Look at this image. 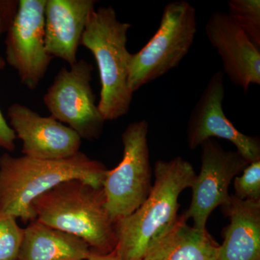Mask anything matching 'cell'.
I'll return each instance as SVG.
<instances>
[{
	"mask_svg": "<svg viewBox=\"0 0 260 260\" xmlns=\"http://www.w3.org/2000/svg\"><path fill=\"white\" fill-rule=\"evenodd\" d=\"M107 168L103 162L78 153L47 160L8 153L0 156V212L27 223L35 220L32 203L63 181L81 179L102 187Z\"/></svg>",
	"mask_w": 260,
	"mask_h": 260,
	"instance_id": "6da1fadb",
	"label": "cell"
},
{
	"mask_svg": "<svg viewBox=\"0 0 260 260\" xmlns=\"http://www.w3.org/2000/svg\"><path fill=\"white\" fill-rule=\"evenodd\" d=\"M36 219L86 242L94 252L109 254L116 246V222L102 187L81 179L63 181L32 203Z\"/></svg>",
	"mask_w": 260,
	"mask_h": 260,
	"instance_id": "7a4b0ae2",
	"label": "cell"
},
{
	"mask_svg": "<svg viewBox=\"0 0 260 260\" xmlns=\"http://www.w3.org/2000/svg\"><path fill=\"white\" fill-rule=\"evenodd\" d=\"M155 181L144 203L116 221L115 252L121 260H143L150 242L177 218L179 195L191 188L197 174L181 157L157 160Z\"/></svg>",
	"mask_w": 260,
	"mask_h": 260,
	"instance_id": "3957f363",
	"label": "cell"
},
{
	"mask_svg": "<svg viewBox=\"0 0 260 260\" xmlns=\"http://www.w3.org/2000/svg\"><path fill=\"white\" fill-rule=\"evenodd\" d=\"M131 26L118 20L113 7H102L90 15L80 42L96 61L102 86L97 106L105 121L125 115L133 101L128 86L131 54L126 48Z\"/></svg>",
	"mask_w": 260,
	"mask_h": 260,
	"instance_id": "277c9868",
	"label": "cell"
},
{
	"mask_svg": "<svg viewBox=\"0 0 260 260\" xmlns=\"http://www.w3.org/2000/svg\"><path fill=\"white\" fill-rule=\"evenodd\" d=\"M197 34L196 10L184 0L168 3L157 31L138 52L131 54L128 86L134 93L177 68Z\"/></svg>",
	"mask_w": 260,
	"mask_h": 260,
	"instance_id": "5b68a950",
	"label": "cell"
},
{
	"mask_svg": "<svg viewBox=\"0 0 260 260\" xmlns=\"http://www.w3.org/2000/svg\"><path fill=\"white\" fill-rule=\"evenodd\" d=\"M148 121H135L121 135V162L108 170L103 183L108 212L114 221L140 208L151 190Z\"/></svg>",
	"mask_w": 260,
	"mask_h": 260,
	"instance_id": "8992f818",
	"label": "cell"
},
{
	"mask_svg": "<svg viewBox=\"0 0 260 260\" xmlns=\"http://www.w3.org/2000/svg\"><path fill=\"white\" fill-rule=\"evenodd\" d=\"M93 70L92 64L83 59L70 70L61 68L44 97L51 116L87 140L100 138L105 122L90 84Z\"/></svg>",
	"mask_w": 260,
	"mask_h": 260,
	"instance_id": "52a82bcc",
	"label": "cell"
},
{
	"mask_svg": "<svg viewBox=\"0 0 260 260\" xmlns=\"http://www.w3.org/2000/svg\"><path fill=\"white\" fill-rule=\"evenodd\" d=\"M46 3L47 0H20L5 39L6 61L30 90L37 88L53 59L44 39Z\"/></svg>",
	"mask_w": 260,
	"mask_h": 260,
	"instance_id": "ba28073f",
	"label": "cell"
},
{
	"mask_svg": "<svg viewBox=\"0 0 260 260\" xmlns=\"http://www.w3.org/2000/svg\"><path fill=\"white\" fill-rule=\"evenodd\" d=\"M202 147V167L191 186L192 198L189 209L184 214L191 219L193 226L206 231L210 214L219 206L229 204V188L236 177L250 162L237 151H227L212 139Z\"/></svg>",
	"mask_w": 260,
	"mask_h": 260,
	"instance_id": "9c48e42d",
	"label": "cell"
},
{
	"mask_svg": "<svg viewBox=\"0 0 260 260\" xmlns=\"http://www.w3.org/2000/svg\"><path fill=\"white\" fill-rule=\"evenodd\" d=\"M225 85L223 72L217 71L192 109L186 130L187 145L191 150L212 138L229 140L248 162L260 159V140L257 137L243 134L234 126L223 112Z\"/></svg>",
	"mask_w": 260,
	"mask_h": 260,
	"instance_id": "30bf717a",
	"label": "cell"
},
{
	"mask_svg": "<svg viewBox=\"0 0 260 260\" xmlns=\"http://www.w3.org/2000/svg\"><path fill=\"white\" fill-rule=\"evenodd\" d=\"M8 114L16 138L23 142V155L56 160L69 158L80 152L81 138L52 116H41L20 104H12Z\"/></svg>",
	"mask_w": 260,
	"mask_h": 260,
	"instance_id": "8fae6325",
	"label": "cell"
},
{
	"mask_svg": "<svg viewBox=\"0 0 260 260\" xmlns=\"http://www.w3.org/2000/svg\"><path fill=\"white\" fill-rule=\"evenodd\" d=\"M205 32L223 63V74L245 93L251 85H260V50L225 12L210 15Z\"/></svg>",
	"mask_w": 260,
	"mask_h": 260,
	"instance_id": "7c38bea8",
	"label": "cell"
},
{
	"mask_svg": "<svg viewBox=\"0 0 260 260\" xmlns=\"http://www.w3.org/2000/svg\"><path fill=\"white\" fill-rule=\"evenodd\" d=\"M95 4L94 0H47L44 39L49 55L70 66L77 62L78 47Z\"/></svg>",
	"mask_w": 260,
	"mask_h": 260,
	"instance_id": "4fadbf2b",
	"label": "cell"
},
{
	"mask_svg": "<svg viewBox=\"0 0 260 260\" xmlns=\"http://www.w3.org/2000/svg\"><path fill=\"white\" fill-rule=\"evenodd\" d=\"M222 210L230 223L224 229L218 260H260V201L233 194Z\"/></svg>",
	"mask_w": 260,
	"mask_h": 260,
	"instance_id": "5bb4252c",
	"label": "cell"
},
{
	"mask_svg": "<svg viewBox=\"0 0 260 260\" xmlns=\"http://www.w3.org/2000/svg\"><path fill=\"white\" fill-rule=\"evenodd\" d=\"M184 215L155 238L143 260H218L220 244L208 231L186 223Z\"/></svg>",
	"mask_w": 260,
	"mask_h": 260,
	"instance_id": "9a60e30c",
	"label": "cell"
},
{
	"mask_svg": "<svg viewBox=\"0 0 260 260\" xmlns=\"http://www.w3.org/2000/svg\"><path fill=\"white\" fill-rule=\"evenodd\" d=\"M93 252L80 238L35 219L24 229L17 260H85Z\"/></svg>",
	"mask_w": 260,
	"mask_h": 260,
	"instance_id": "2e32d148",
	"label": "cell"
},
{
	"mask_svg": "<svg viewBox=\"0 0 260 260\" xmlns=\"http://www.w3.org/2000/svg\"><path fill=\"white\" fill-rule=\"evenodd\" d=\"M228 5V14L260 50L259 0H229Z\"/></svg>",
	"mask_w": 260,
	"mask_h": 260,
	"instance_id": "e0dca14e",
	"label": "cell"
},
{
	"mask_svg": "<svg viewBox=\"0 0 260 260\" xmlns=\"http://www.w3.org/2000/svg\"><path fill=\"white\" fill-rule=\"evenodd\" d=\"M23 234L15 217L0 212V260L18 259Z\"/></svg>",
	"mask_w": 260,
	"mask_h": 260,
	"instance_id": "ac0fdd59",
	"label": "cell"
},
{
	"mask_svg": "<svg viewBox=\"0 0 260 260\" xmlns=\"http://www.w3.org/2000/svg\"><path fill=\"white\" fill-rule=\"evenodd\" d=\"M234 179V196L241 200L260 201V159L250 162Z\"/></svg>",
	"mask_w": 260,
	"mask_h": 260,
	"instance_id": "d6986e66",
	"label": "cell"
},
{
	"mask_svg": "<svg viewBox=\"0 0 260 260\" xmlns=\"http://www.w3.org/2000/svg\"><path fill=\"white\" fill-rule=\"evenodd\" d=\"M16 135L0 110V148L12 152L15 148Z\"/></svg>",
	"mask_w": 260,
	"mask_h": 260,
	"instance_id": "ffe728a7",
	"label": "cell"
},
{
	"mask_svg": "<svg viewBox=\"0 0 260 260\" xmlns=\"http://www.w3.org/2000/svg\"><path fill=\"white\" fill-rule=\"evenodd\" d=\"M18 3L12 1H0V37L8 30L16 13Z\"/></svg>",
	"mask_w": 260,
	"mask_h": 260,
	"instance_id": "44dd1931",
	"label": "cell"
},
{
	"mask_svg": "<svg viewBox=\"0 0 260 260\" xmlns=\"http://www.w3.org/2000/svg\"><path fill=\"white\" fill-rule=\"evenodd\" d=\"M85 260H121L118 256L115 251L109 254H99V253L93 252L92 255L87 259Z\"/></svg>",
	"mask_w": 260,
	"mask_h": 260,
	"instance_id": "7402d4cb",
	"label": "cell"
},
{
	"mask_svg": "<svg viewBox=\"0 0 260 260\" xmlns=\"http://www.w3.org/2000/svg\"><path fill=\"white\" fill-rule=\"evenodd\" d=\"M5 67V61L3 58H2L1 56H0V70L4 69Z\"/></svg>",
	"mask_w": 260,
	"mask_h": 260,
	"instance_id": "603a6c76",
	"label": "cell"
}]
</instances>
